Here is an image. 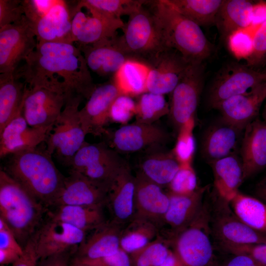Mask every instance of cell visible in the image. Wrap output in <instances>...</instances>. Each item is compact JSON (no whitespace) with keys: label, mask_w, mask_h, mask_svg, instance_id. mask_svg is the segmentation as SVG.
Returning <instances> with one entry per match:
<instances>
[{"label":"cell","mask_w":266,"mask_h":266,"mask_svg":"<svg viewBox=\"0 0 266 266\" xmlns=\"http://www.w3.org/2000/svg\"><path fill=\"white\" fill-rule=\"evenodd\" d=\"M14 72L28 87L43 86L88 100L97 85L79 48L67 42L38 44Z\"/></svg>","instance_id":"6da1fadb"},{"label":"cell","mask_w":266,"mask_h":266,"mask_svg":"<svg viewBox=\"0 0 266 266\" xmlns=\"http://www.w3.org/2000/svg\"><path fill=\"white\" fill-rule=\"evenodd\" d=\"M10 156L2 169L47 208L51 207L66 176L55 166L45 142Z\"/></svg>","instance_id":"7a4b0ae2"},{"label":"cell","mask_w":266,"mask_h":266,"mask_svg":"<svg viewBox=\"0 0 266 266\" xmlns=\"http://www.w3.org/2000/svg\"><path fill=\"white\" fill-rule=\"evenodd\" d=\"M152 12L167 49L178 51L190 64L202 63L212 46L200 27L175 9L168 0L152 1Z\"/></svg>","instance_id":"3957f363"},{"label":"cell","mask_w":266,"mask_h":266,"mask_svg":"<svg viewBox=\"0 0 266 266\" xmlns=\"http://www.w3.org/2000/svg\"><path fill=\"white\" fill-rule=\"evenodd\" d=\"M48 208L0 169V218L23 248L43 222Z\"/></svg>","instance_id":"277c9868"},{"label":"cell","mask_w":266,"mask_h":266,"mask_svg":"<svg viewBox=\"0 0 266 266\" xmlns=\"http://www.w3.org/2000/svg\"><path fill=\"white\" fill-rule=\"evenodd\" d=\"M145 4L129 16L122 29L123 33L118 38L122 47L133 60L149 66L167 48L163 43L152 11L144 7Z\"/></svg>","instance_id":"5b68a950"},{"label":"cell","mask_w":266,"mask_h":266,"mask_svg":"<svg viewBox=\"0 0 266 266\" xmlns=\"http://www.w3.org/2000/svg\"><path fill=\"white\" fill-rule=\"evenodd\" d=\"M211 209L203 202L193 221L177 234L169 245L185 266H212L213 245L210 237Z\"/></svg>","instance_id":"8992f818"},{"label":"cell","mask_w":266,"mask_h":266,"mask_svg":"<svg viewBox=\"0 0 266 266\" xmlns=\"http://www.w3.org/2000/svg\"><path fill=\"white\" fill-rule=\"evenodd\" d=\"M83 99L77 95L67 96L61 115L45 142L48 152L52 155L55 154L61 163L68 167L87 135L79 116Z\"/></svg>","instance_id":"52a82bcc"},{"label":"cell","mask_w":266,"mask_h":266,"mask_svg":"<svg viewBox=\"0 0 266 266\" xmlns=\"http://www.w3.org/2000/svg\"><path fill=\"white\" fill-rule=\"evenodd\" d=\"M127 163L105 141L90 143L85 141L73 157L69 169L104 184H110Z\"/></svg>","instance_id":"ba28073f"},{"label":"cell","mask_w":266,"mask_h":266,"mask_svg":"<svg viewBox=\"0 0 266 266\" xmlns=\"http://www.w3.org/2000/svg\"><path fill=\"white\" fill-rule=\"evenodd\" d=\"M202 63L190 64L179 83L170 93L169 118L178 130L195 118L203 87Z\"/></svg>","instance_id":"9c48e42d"},{"label":"cell","mask_w":266,"mask_h":266,"mask_svg":"<svg viewBox=\"0 0 266 266\" xmlns=\"http://www.w3.org/2000/svg\"><path fill=\"white\" fill-rule=\"evenodd\" d=\"M38 44L31 24L24 15L0 28V73L13 72Z\"/></svg>","instance_id":"30bf717a"},{"label":"cell","mask_w":266,"mask_h":266,"mask_svg":"<svg viewBox=\"0 0 266 266\" xmlns=\"http://www.w3.org/2000/svg\"><path fill=\"white\" fill-rule=\"evenodd\" d=\"M66 97L61 90L27 86L23 112L28 125L33 128L53 129L65 105Z\"/></svg>","instance_id":"8fae6325"},{"label":"cell","mask_w":266,"mask_h":266,"mask_svg":"<svg viewBox=\"0 0 266 266\" xmlns=\"http://www.w3.org/2000/svg\"><path fill=\"white\" fill-rule=\"evenodd\" d=\"M211 228L222 245L266 244V234L243 222L234 213L230 202L219 197L211 214Z\"/></svg>","instance_id":"7c38bea8"},{"label":"cell","mask_w":266,"mask_h":266,"mask_svg":"<svg viewBox=\"0 0 266 266\" xmlns=\"http://www.w3.org/2000/svg\"><path fill=\"white\" fill-rule=\"evenodd\" d=\"M266 81V72H261L239 64L222 69L210 88L208 105L212 108L233 96L247 92Z\"/></svg>","instance_id":"4fadbf2b"},{"label":"cell","mask_w":266,"mask_h":266,"mask_svg":"<svg viewBox=\"0 0 266 266\" xmlns=\"http://www.w3.org/2000/svg\"><path fill=\"white\" fill-rule=\"evenodd\" d=\"M110 141V146L116 151L133 153L163 146L169 139L168 133L161 126L135 121L123 125L104 135Z\"/></svg>","instance_id":"5bb4252c"},{"label":"cell","mask_w":266,"mask_h":266,"mask_svg":"<svg viewBox=\"0 0 266 266\" xmlns=\"http://www.w3.org/2000/svg\"><path fill=\"white\" fill-rule=\"evenodd\" d=\"M87 233L46 215L36 232V251L39 259L76 249Z\"/></svg>","instance_id":"9a60e30c"},{"label":"cell","mask_w":266,"mask_h":266,"mask_svg":"<svg viewBox=\"0 0 266 266\" xmlns=\"http://www.w3.org/2000/svg\"><path fill=\"white\" fill-rule=\"evenodd\" d=\"M208 186L199 187L189 194L167 192L169 203L160 229L159 235L169 244L173 237L187 227L195 219L203 203Z\"/></svg>","instance_id":"2e32d148"},{"label":"cell","mask_w":266,"mask_h":266,"mask_svg":"<svg viewBox=\"0 0 266 266\" xmlns=\"http://www.w3.org/2000/svg\"><path fill=\"white\" fill-rule=\"evenodd\" d=\"M121 94L112 79L97 85L84 106L79 111L82 127L86 134L104 135L110 121L109 111L115 99Z\"/></svg>","instance_id":"e0dca14e"},{"label":"cell","mask_w":266,"mask_h":266,"mask_svg":"<svg viewBox=\"0 0 266 266\" xmlns=\"http://www.w3.org/2000/svg\"><path fill=\"white\" fill-rule=\"evenodd\" d=\"M108 190L107 186L69 169L63 187L51 207L59 205L104 207Z\"/></svg>","instance_id":"ac0fdd59"},{"label":"cell","mask_w":266,"mask_h":266,"mask_svg":"<svg viewBox=\"0 0 266 266\" xmlns=\"http://www.w3.org/2000/svg\"><path fill=\"white\" fill-rule=\"evenodd\" d=\"M69 11L72 40L78 45L91 44L114 37L125 24L122 19L108 18L92 11H88L90 15H87L76 5Z\"/></svg>","instance_id":"d6986e66"},{"label":"cell","mask_w":266,"mask_h":266,"mask_svg":"<svg viewBox=\"0 0 266 266\" xmlns=\"http://www.w3.org/2000/svg\"><path fill=\"white\" fill-rule=\"evenodd\" d=\"M23 106L0 131V158L37 147L45 142L52 129L30 127Z\"/></svg>","instance_id":"ffe728a7"},{"label":"cell","mask_w":266,"mask_h":266,"mask_svg":"<svg viewBox=\"0 0 266 266\" xmlns=\"http://www.w3.org/2000/svg\"><path fill=\"white\" fill-rule=\"evenodd\" d=\"M189 64L176 50H165L149 65L147 92L163 95L170 94Z\"/></svg>","instance_id":"44dd1931"},{"label":"cell","mask_w":266,"mask_h":266,"mask_svg":"<svg viewBox=\"0 0 266 266\" xmlns=\"http://www.w3.org/2000/svg\"><path fill=\"white\" fill-rule=\"evenodd\" d=\"M266 99V81L246 93L226 99L215 109L219 110L224 122L242 131L257 117Z\"/></svg>","instance_id":"7402d4cb"},{"label":"cell","mask_w":266,"mask_h":266,"mask_svg":"<svg viewBox=\"0 0 266 266\" xmlns=\"http://www.w3.org/2000/svg\"><path fill=\"white\" fill-rule=\"evenodd\" d=\"M89 69L100 76H112L133 60L121 45L118 36L88 45H79Z\"/></svg>","instance_id":"603a6c76"},{"label":"cell","mask_w":266,"mask_h":266,"mask_svg":"<svg viewBox=\"0 0 266 266\" xmlns=\"http://www.w3.org/2000/svg\"><path fill=\"white\" fill-rule=\"evenodd\" d=\"M135 176L127 163L110 185L106 206L110 220L122 225L131 221L134 215Z\"/></svg>","instance_id":"cb8c5ba5"},{"label":"cell","mask_w":266,"mask_h":266,"mask_svg":"<svg viewBox=\"0 0 266 266\" xmlns=\"http://www.w3.org/2000/svg\"><path fill=\"white\" fill-rule=\"evenodd\" d=\"M135 176L134 217L147 219L161 226L167 210L169 198L162 187L137 171Z\"/></svg>","instance_id":"d4e9b609"},{"label":"cell","mask_w":266,"mask_h":266,"mask_svg":"<svg viewBox=\"0 0 266 266\" xmlns=\"http://www.w3.org/2000/svg\"><path fill=\"white\" fill-rule=\"evenodd\" d=\"M124 225L111 220L90 232L77 247L73 258L78 261L98 259L115 253L120 248Z\"/></svg>","instance_id":"484cf974"},{"label":"cell","mask_w":266,"mask_h":266,"mask_svg":"<svg viewBox=\"0 0 266 266\" xmlns=\"http://www.w3.org/2000/svg\"><path fill=\"white\" fill-rule=\"evenodd\" d=\"M243 181L266 167V125L257 117L245 128L240 149Z\"/></svg>","instance_id":"4316f807"},{"label":"cell","mask_w":266,"mask_h":266,"mask_svg":"<svg viewBox=\"0 0 266 266\" xmlns=\"http://www.w3.org/2000/svg\"><path fill=\"white\" fill-rule=\"evenodd\" d=\"M31 25L38 44L73 43L71 17L66 1L58 0L47 14Z\"/></svg>","instance_id":"83f0119b"},{"label":"cell","mask_w":266,"mask_h":266,"mask_svg":"<svg viewBox=\"0 0 266 266\" xmlns=\"http://www.w3.org/2000/svg\"><path fill=\"white\" fill-rule=\"evenodd\" d=\"M146 151L138 171L162 188L168 186L180 167L172 150L167 151L163 146H159Z\"/></svg>","instance_id":"f1b7e54d"},{"label":"cell","mask_w":266,"mask_h":266,"mask_svg":"<svg viewBox=\"0 0 266 266\" xmlns=\"http://www.w3.org/2000/svg\"><path fill=\"white\" fill-rule=\"evenodd\" d=\"M242 131L223 122L210 127L202 138L201 153L210 163L234 155Z\"/></svg>","instance_id":"f546056e"},{"label":"cell","mask_w":266,"mask_h":266,"mask_svg":"<svg viewBox=\"0 0 266 266\" xmlns=\"http://www.w3.org/2000/svg\"><path fill=\"white\" fill-rule=\"evenodd\" d=\"M210 164L218 197L230 202L239 192L238 188L243 182L241 161L232 155Z\"/></svg>","instance_id":"4dcf8cb0"},{"label":"cell","mask_w":266,"mask_h":266,"mask_svg":"<svg viewBox=\"0 0 266 266\" xmlns=\"http://www.w3.org/2000/svg\"><path fill=\"white\" fill-rule=\"evenodd\" d=\"M103 208L99 206L59 205L49 208L46 215L88 233L107 221Z\"/></svg>","instance_id":"1f68e13d"},{"label":"cell","mask_w":266,"mask_h":266,"mask_svg":"<svg viewBox=\"0 0 266 266\" xmlns=\"http://www.w3.org/2000/svg\"><path fill=\"white\" fill-rule=\"evenodd\" d=\"M254 4L247 0H224L215 23L223 38L251 25Z\"/></svg>","instance_id":"d6a6232c"},{"label":"cell","mask_w":266,"mask_h":266,"mask_svg":"<svg viewBox=\"0 0 266 266\" xmlns=\"http://www.w3.org/2000/svg\"><path fill=\"white\" fill-rule=\"evenodd\" d=\"M27 84L14 72L0 74V131L23 106Z\"/></svg>","instance_id":"836d02e7"},{"label":"cell","mask_w":266,"mask_h":266,"mask_svg":"<svg viewBox=\"0 0 266 266\" xmlns=\"http://www.w3.org/2000/svg\"><path fill=\"white\" fill-rule=\"evenodd\" d=\"M150 67L135 60L127 61L113 76L115 85L121 94L139 96L147 92V83Z\"/></svg>","instance_id":"e575fe53"},{"label":"cell","mask_w":266,"mask_h":266,"mask_svg":"<svg viewBox=\"0 0 266 266\" xmlns=\"http://www.w3.org/2000/svg\"><path fill=\"white\" fill-rule=\"evenodd\" d=\"M159 231L158 226L154 223L134 217L123 228L120 248L130 254L155 239L159 235Z\"/></svg>","instance_id":"d590c367"},{"label":"cell","mask_w":266,"mask_h":266,"mask_svg":"<svg viewBox=\"0 0 266 266\" xmlns=\"http://www.w3.org/2000/svg\"><path fill=\"white\" fill-rule=\"evenodd\" d=\"M179 12L199 26L215 25L224 0H168Z\"/></svg>","instance_id":"8d00e7d4"},{"label":"cell","mask_w":266,"mask_h":266,"mask_svg":"<svg viewBox=\"0 0 266 266\" xmlns=\"http://www.w3.org/2000/svg\"><path fill=\"white\" fill-rule=\"evenodd\" d=\"M230 204L234 213L246 224L258 232L266 233V204L239 192Z\"/></svg>","instance_id":"74e56055"},{"label":"cell","mask_w":266,"mask_h":266,"mask_svg":"<svg viewBox=\"0 0 266 266\" xmlns=\"http://www.w3.org/2000/svg\"><path fill=\"white\" fill-rule=\"evenodd\" d=\"M148 1L141 0H81L77 1L76 6L108 18L121 19L122 16H129Z\"/></svg>","instance_id":"f35d334b"},{"label":"cell","mask_w":266,"mask_h":266,"mask_svg":"<svg viewBox=\"0 0 266 266\" xmlns=\"http://www.w3.org/2000/svg\"><path fill=\"white\" fill-rule=\"evenodd\" d=\"M169 113V104L164 95L147 92L139 96L136 101L135 121L154 124Z\"/></svg>","instance_id":"ab89813d"},{"label":"cell","mask_w":266,"mask_h":266,"mask_svg":"<svg viewBox=\"0 0 266 266\" xmlns=\"http://www.w3.org/2000/svg\"><path fill=\"white\" fill-rule=\"evenodd\" d=\"M168 242L158 235L142 248L129 254L132 266H160L170 249Z\"/></svg>","instance_id":"60d3db41"},{"label":"cell","mask_w":266,"mask_h":266,"mask_svg":"<svg viewBox=\"0 0 266 266\" xmlns=\"http://www.w3.org/2000/svg\"><path fill=\"white\" fill-rule=\"evenodd\" d=\"M195 118L185 123L178 130L177 140L171 150L180 165H192L196 149L193 134Z\"/></svg>","instance_id":"b9f144b4"},{"label":"cell","mask_w":266,"mask_h":266,"mask_svg":"<svg viewBox=\"0 0 266 266\" xmlns=\"http://www.w3.org/2000/svg\"><path fill=\"white\" fill-rule=\"evenodd\" d=\"M261 25H251L236 30L226 39L229 50L237 60H246L251 55L254 34Z\"/></svg>","instance_id":"7bdbcfd3"},{"label":"cell","mask_w":266,"mask_h":266,"mask_svg":"<svg viewBox=\"0 0 266 266\" xmlns=\"http://www.w3.org/2000/svg\"><path fill=\"white\" fill-rule=\"evenodd\" d=\"M167 187L168 192L177 194H189L196 191L199 187L192 165H180Z\"/></svg>","instance_id":"ee69618b"},{"label":"cell","mask_w":266,"mask_h":266,"mask_svg":"<svg viewBox=\"0 0 266 266\" xmlns=\"http://www.w3.org/2000/svg\"><path fill=\"white\" fill-rule=\"evenodd\" d=\"M136 101L133 97L120 94L113 101L109 111V120L122 125L127 123L135 116Z\"/></svg>","instance_id":"f6af8a7d"},{"label":"cell","mask_w":266,"mask_h":266,"mask_svg":"<svg viewBox=\"0 0 266 266\" xmlns=\"http://www.w3.org/2000/svg\"><path fill=\"white\" fill-rule=\"evenodd\" d=\"M21 0H0V28L20 21L25 15Z\"/></svg>","instance_id":"bcb514c9"},{"label":"cell","mask_w":266,"mask_h":266,"mask_svg":"<svg viewBox=\"0 0 266 266\" xmlns=\"http://www.w3.org/2000/svg\"><path fill=\"white\" fill-rule=\"evenodd\" d=\"M58 0H22L25 16L33 24L47 14Z\"/></svg>","instance_id":"7dc6e473"},{"label":"cell","mask_w":266,"mask_h":266,"mask_svg":"<svg viewBox=\"0 0 266 266\" xmlns=\"http://www.w3.org/2000/svg\"><path fill=\"white\" fill-rule=\"evenodd\" d=\"M227 251L233 255L245 254L252 258L260 266H266V244L241 245H222Z\"/></svg>","instance_id":"c3c4849f"},{"label":"cell","mask_w":266,"mask_h":266,"mask_svg":"<svg viewBox=\"0 0 266 266\" xmlns=\"http://www.w3.org/2000/svg\"><path fill=\"white\" fill-rule=\"evenodd\" d=\"M266 56V22L255 33L253 38L252 52L246 60L247 66H255L260 64Z\"/></svg>","instance_id":"681fc988"},{"label":"cell","mask_w":266,"mask_h":266,"mask_svg":"<svg viewBox=\"0 0 266 266\" xmlns=\"http://www.w3.org/2000/svg\"><path fill=\"white\" fill-rule=\"evenodd\" d=\"M78 261L92 266H132L129 254L121 248L115 253L106 257L93 260Z\"/></svg>","instance_id":"f907efd6"},{"label":"cell","mask_w":266,"mask_h":266,"mask_svg":"<svg viewBox=\"0 0 266 266\" xmlns=\"http://www.w3.org/2000/svg\"><path fill=\"white\" fill-rule=\"evenodd\" d=\"M39 257L36 251V232L29 239L23 248V254L12 266H36Z\"/></svg>","instance_id":"816d5d0a"},{"label":"cell","mask_w":266,"mask_h":266,"mask_svg":"<svg viewBox=\"0 0 266 266\" xmlns=\"http://www.w3.org/2000/svg\"><path fill=\"white\" fill-rule=\"evenodd\" d=\"M0 249H10L23 253V248L19 244L7 225L1 218H0Z\"/></svg>","instance_id":"f5cc1de1"},{"label":"cell","mask_w":266,"mask_h":266,"mask_svg":"<svg viewBox=\"0 0 266 266\" xmlns=\"http://www.w3.org/2000/svg\"><path fill=\"white\" fill-rule=\"evenodd\" d=\"M76 249L70 250L39 259L36 266H70Z\"/></svg>","instance_id":"db71d44e"},{"label":"cell","mask_w":266,"mask_h":266,"mask_svg":"<svg viewBox=\"0 0 266 266\" xmlns=\"http://www.w3.org/2000/svg\"><path fill=\"white\" fill-rule=\"evenodd\" d=\"M266 22V1L254 2L253 8L252 25H261Z\"/></svg>","instance_id":"11a10c76"},{"label":"cell","mask_w":266,"mask_h":266,"mask_svg":"<svg viewBox=\"0 0 266 266\" xmlns=\"http://www.w3.org/2000/svg\"><path fill=\"white\" fill-rule=\"evenodd\" d=\"M223 266H260L252 258L245 254L233 255Z\"/></svg>","instance_id":"9f6ffc18"},{"label":"cell","mask_w":266,"mask_h":266,"mask_svg":"<svg viewBox=\"0 0 266 266\" xmlns=\"http://www.w3.org/2000/svg\"><path fill=\"white\" fill-rule=\"evenodd\" d=\"M23 253L10 249H0V264L1 265L13 264Z\"/></svg>","instance_id":"6f0895ef"},{"label":"cell","mask_w":266,"mask_h":266,"mask_svg":"<svg viewBox=\"0 0 266 266\" xmlns=\"http://www.w3.org/2000/svg\"><path fill=\"white\" fill-rule=\"evenodd\" d=\"M160 266H185L174 252L170 250V252Z\"/></svg>","instance_id":"680465c9"},{"label":"cell","mask_w":266,"mask_h":266,"mask_svg":"<svg viewBox=\"0 0 266 266\" xmlns=\"http://www.w3.org/2000/svg\"><path fill=\"white\" fill-rule=\"evenodd\" d=\"M255 193L258 199L266 204V182L261 181L256 187Z\"/></svg>","instance_id":"91938a15"},{"label":"cell","mask_w":266,"mask_h":266,"mask_svg":"<svg viewBox=\"0 0 266 266\" xmlns=\"http://www.w3.org/2000/svg\"><path fill=\"white\" fill-rule=\"evenodd\" d=\"M70 266H92L72 258Z\"/></svg>","instance_id":"94428289"},{"label":"cell","mask_w":266,"mask_h":266,"mask_svg":"<svg viewBox=\"0 0 266 266\" xmlns=\"http://www.w3.org/2000/svg\"><path fill=\"white\" fill-rule=\"evenodd\" d=\"M263 117L264 119V122H265L266 125V103L265 104L263 112Z\"/></svg>","instance_id":"6125c7cd"},{"label":"cell","mask_w":266,"mask_h":266,"mask_svg":"<svg viewBox=\"0 0 266 266\" xmlns=\"http://www.w3.org/2000/svg\"><path fill=\"white\" fill-rule=\"evenodd\" d=\"M263 182H266V176L261 181Z\"/></svg>","instance_id":"be15d7a7"}]
</instances>
